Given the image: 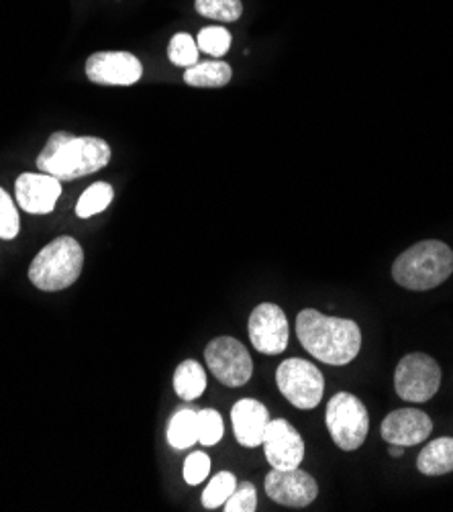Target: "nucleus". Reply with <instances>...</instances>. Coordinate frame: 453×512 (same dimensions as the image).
<instances>
[{
    "instance_id": "obj_9",
    "label": "nucleus",
    "mask_w": 453,
    "mask_h": 512,
    "mask_svg": "<svg viewBox=\"0 0 453 512\" xmlns=\"http://www.w3.org/2000/svg\"><path fill=\"white\" fill-rule=\"evenodd\" d=\"M249 339L260 353L278 355L288 347L290 327L288 319L280 306L272 302H264L256 306L247 323Z\"/></svg>"
},
{
    "instance_id": "obj_20",
    "label": "nucleus",
    "mask_w": 453,
    "mask_h": 512,
    "mask_svg": "<svg viewBox=\"0 0 453 512\" xmlns=\"http://www.w3.org/2000/svg\"><path fill=\"white\" fill-rule=\"evenodd\" d=\"M168 443L174 449H188L194 443H198L196 435V413L190 411V408H182L178 411L170 425H168Z\"/></svg>"
},
{
    "instance_id": "obj_1",
    "label": "nucleus",
    "mask_w": 453,
    "mask_h": 512,
    "mask_svg": "<svg viewBox=\"0 0 453 512\" xmlns=\"http://www.w3.org/2000/svg\"><path fill=\"white\" fill-rule=\"evenodd\" d=\"M296 337L315 360L329 366H347L362 349V331L356 321L329 317L315 309L298 313Z\"/></svg>"
},
{
    "instance_id": "obj_10",
    "label": "nucleus",
    "mask_w": 453,
    "mask_h": 512,
    "mask_svg": "<svg viewBox=\"0 0 453 512\" xmlns=\"http://www.w3.org/2000/svg\"><path fill=\"white\" fill-rule=\"evenodd\" d=\"M141 74V62L127 51H98L86 62L88 80L100 86H131Z\"/></svg>"
},
{
    "instance_id": "obj_28",
    "label": "nucleus",
    "mask_w": 453,
    "mask_h": 512,
    "mask_svg": "<svg viewBox=\"0 0 453 512\" xmlns=\"http://www.w3.org/2000/svg\"><path fill=\"white\" fill-rule=\"evenodd\" d=\"M211 472V459L203 451H194L186 457L184 462V480L190 486H196L200 482H205Z\"/></svg>"
},
{
    "instance_id": "obj_8",
    "label": "nucleus",
    "mask_w": 453,
    "mask_h": 512,
    "mask_svg": "<svg viewBox=\"0 0 453 512\" xmlns=\"http://www.w3.org/2000/svg\"><path fill=\"white\" fill-rule=\"evenodd\" d=\"M205 360L213 376L229 388H239L247 384L251 374H254L249 351L241 345V341L233 337L213 339L205 349Z\"/></svg>"
},
{
    "instance_id": "obj_5",
    "label": "nucleus",
    "mask_w": 453,
    "mask_h": 512,
    "mask_svg": "<svg viewBox=\"0 0 453 512\" xmlns=\"http://www.w3.org/2000/svg\"><path fill=\"white\" fill-rule=\"evenodd\" d=\"M325 423L331 439L343 451L360 449L370 431V417L364 402L349 392H339L329 400Z\"/></svg>"
},
{
    "instance_id": "obj_25",
    "label": "nucleus",
    "mask_w": 453,
    "mask_h": 512,
    "mask_svg": "<svg viewBox=\"0 0 453 512\" xmlns=\"http://www.w3.org/2000/svg\"><path fill=\"white\" fill-rule=\"evenodd\" d=\"M196 45L200 51H205V54L221 58L231 47V33L223 27H207L198 33Z\"/></svg>"
},
{
    "instance_id": "obj_3",
    "label": "nucleus",
    "mask_w": 453,
    "mask_h": 512,
    "mask_svg": "<svg viewBox=\"0 0 453 512\" xmlns=\"http://www.w3.org/2000/svg\"><path fill=\"white\" fill-rule=\"evenodd\" d=\"M453 274V251L443 241H421L402 251L394 266L392 278L407 290H431L441 286Z\"/></svg>"
},
{
    "instance_id": "obj_27",
    "label": "nucleus",
    "mask_w": 453,
    "mask_h": 512,
    "mask_svg": "<svg viewBox=\"0 0 453 512\" xmlns=\"http://www.w3.org/2000/svg\"><path fill=\"white\" fill-rule=\"evenodd\" d=\"M223 506L227 512H254L258 508V494L254 484L249 482L237 484V488L233 490V494L227 498Z\"/></svg>"
},
{
    "instance_id": "obj_4",
    "label": "nucleus",
    "mask_w": 453,
    "mask_h": 512,
    "mask_svg": "<svg viewBox=\"0 0 453 512\" xmlns=\"http://www.w3.org/2000/svg\"><path fill=\"white\" fill-rule=\"evenodd\" d=\"M84 251L80 243L62 235L47 243L29 266V280L33 286L45 292H58L70 288L82 274Z\"/></svg>"
},
{
    "instance_id": "obj_18",
    "label": "nucleus",
    "mask_w": 453,
    "mask_h": 512,
    "mask_svg": "<svg viewBox=\"0 0 453 512\" xmlns=\"http://www.w3.org/2000/svg\"><path fill=\"white\" fill-rule=\"evenodd\" d=\"M233 72L229 64L223 62H203L186 68L184 82L194 88H221L229 84Z\"/></svg>"
},
{
    "instance_id": "obj_12",
    "label": "nucleus",
    "mask_w": 453,
    "mask_h": 512,
    "mask_svg": "<svg viewBox=\"0 0 453 512\" xmlns=\"http://www.w3.org/2000/svg\"><path fill=\"white\" fill-rule=\"evenodd\" d=\"M264 486H266L268 496L274 502L292 506V508L309 506L319 494V486H317L315 478L298 468H294V470H274L272 468V472L266 476Z\"/></svg>"
},
{
    "instance_id": "obj_6",
    "label": "nucleus",
    "mask_w": 453,
    "mask_h": 512,
    "mask_svg": "<svg viewBox=\"0 0 453 512\" xmlns=\"http://www.w3.org/2000/svg\"><path fill=\"white\" fill-rule=\"evenodd\" d=\"M276 384L284 398L300 411L315 408L325 392V378L321 370L307 360H300V357H290L280 364Z\"/></svg>"
},
{
    "instance_id": "obj_24",
    "label": "nucleus",
    "mask_w": 453,
    "mask_h": 512,
    "mask_svg": "<svg viewBox=\"0 0 453 512\" xmlns=\"http://www.w3.org/2000/svg\"><path fill=\"white\" fill-rule=\"evenodd\" d=\"M237 488V480L231 472H221L217 474L209 486L203 492V504L205 508H219L227 502V498L233 494V490Z\"/></svg>"
},
{
    "instance_id": "obj_13",
    "label": "nucleus",
    "mask_w": 453,
    "mask_h": 512,
    "mask_svg": "<svg viewBox=\"0 0 453 512\" xmlns=\"http://www.w3.org/2000/svg\"><path fill=\"white\" fill-rule=\"evenodd\" d=\"M62 182L49 174H21L15 184L19 207L31 215H47L56 209Z\"/></svg>"
},
{
    "instance_id": "obj_15",
    "label": "nucleus",
    "mask_w": 453,
    "mask_h": 512,
    "mask_svg": "<svg viewBox=\"0 0 453 512\" xmlns=\"http://www.w3.org/2000/svg\"><path fill=\"white\" fill-rule=\"evenodd\" d=\"M231 425L243 447H260L270 425L268 408L254 398H243L231 408Z\"/></svg>"
},
{
    "instance_id": "obj_23",
    "label": "nucleus",
    "mask_w": 453,
    "mask_h": 512,
    "mask_svg": "<svg viewBox=\"0 0 453 512\" xmlns=\"http://www.w3.org/2000/svg\"><path fill=\"white\" fill-rule=\"evenodd\" d=\"M198 54H200V49L188 33H178L172 37L170 47H168V58L172 64L190 68V66L198 64Z\"/></svg>"
},
{
    "instance_id": "obj_22",
    "label": "nucleus",
    "mask_w": 453,
    "mask_h": 512,
    "mask_svg": "<svg viewBox=\"0 0 453 512\" xmlns=\"http://www.w3.org/2000/svg\"><path fill=\"white\" fill-rule=\"evenodd\" d=\"M223 433V417L217 411H213V408H205V411L196 413V435L200 445H217L223 439Z\"/></svg>"
},
{
    "instance_id": "obj_26",
    "label": "nucleus",
    "mask_w": 453,
    "mask_h": 512,
    "mask_svg": "<svg viewBox=\"0 0 453 512\" xmlns=\"http://www.w3.org/2000/svg\"><path fill=\"white\" fill-rule=\"evenodd\" d=\"M19 235V213L13 198L5 188H0V239H15Z\"/></svg>"
},
{
    "instance_id": "obj_11",
    "label": "nucleus",
    "mask_w": 453,
    "mask_h": 512,
    "mask_svg": "<svg viewBox=\"0 0 453 512\" xmlns=\"http://www.w3.org/2000/svg\"><path fill=\"white\" fill-rule=\"evenodd\" d=\"M262 445L268 464L274 470H294L305 459V441L284 419L270 421Z\"/></svg>"
},
{
    "instance_id": "obj_2",
    "label": "nucleus",
    "mask_w": 453,
    "mask_h": 512,
    "mask_svg": "<svg viewBox=\"0 0 453 512\" xmlns=\"http://www.w3.org/2000/svg\"><path fill=\"white\" fill-rule=\"evenodd\" d=\"M111 160V147L98 137H76L68 131H58L47 139L37 156V168L43 174L70 182L103 170Z\"/></svg>"
},
{
    "instance_id": "obj_7",
    "label": "nucleus",
    "mask_w": 453,
    "mask_h": 512,
    "mask_svg": "<svg viewBox=\"0 0 453 512\" xmlns=\"http://www.w3.org/2000/svg\"><path fill=\"white\" fill-rule=\"evenodd\" d=\"M441 386V368L427 353H409L394 370V390L407 402H427Z\"/></svg>"
},
{
    "instance_id": "obj_19",
    "label": "nucleus",
    "mask_w": 453,
    "mask_h": 512,
    "mask_svg": "<svg viewBox=\"0 0 453 512\" xmlns=\"http://www.w3.org/2000/svg\"><path fill=\"white\" fill-rule=\"evenodd\" d=\"M113 186L109 182H96L84 190V194L76 202V215L80 219H90L98 213H103L109 209V204L113 202Z\"/></svg>"
},
{
    "instance_id": "obj_16",
    "label": "nucleus",
    "mask_w": 453,
    "mask_h": 512,
    "mask_svg": "<svg viewBox=\"0 0 453 512\" xmlns=\"http://www.w3.org/2000/svg\"><path fill=\"white\" fill-rule=\"evenodd\" d=\"M417 468L423 476H443L453 472V439L441 437L427 443L417 459Z\"/></svg>"
},
{
    "instance_id": "obj_17",
    "label": "nucleus",
    "mask_w": 453,
    "mask_h": 512,
    "mask_svg": "<svg viewBox=\"0 0 453 512\" xmlns=\"http://www.w3.org/2000/svg\"><path fill=\"white\" fill-rule=\"evenodd\" d=\"M174 390L182 400H196L207 390V372L194 360L182 362L174 372Z\"/></svg>"
},
{
    "instance_id": "obj_14",
    "label": "nucleus",
    "mask_w": 453,
    "mask_h": 512,
    "mask_svg": "<svg viewBox=\"0 0 453 512\" xmlns=\"http://www.w3.org/2000/svg\"><path fill=\"white\" fill-rule=\"evenodd\" d=\"M382 439L390 445L413 447L429 439L433 423L419 408H398L382 421Z\"/></svg>"
},
{
    "instance_id": "obj_21",
    "label": "nucleus",
    "mask_w": 453,
    "mask_h": 512,
    "mask_svg": "<svg viewBox=\"0 0 453 512\" xmlns=\"http://www.w3.org/2000/svg\"><path fill=\"white\" fill-rule=\"evenodd\" d=\"M194 7L203 17L221 23H233L243 13L241 0H196Z\"/></svg>"
},
{
    "instance_id": "obj_29",
    "label": "nucleus",
    "mask_w": 453,
    "mask_h": 512,
    "mask_svg": "<svg viewBox=\"0 0 453 512\" xmlns=\"http://www.w3.org/2000/svg\"><path fill=\"white\" fill-rule=\"evenodd\" d=\"M388 451H390L392 457H400L402 453H405V447H402V445H390Z\"/></svg>"
}]
</instances>
